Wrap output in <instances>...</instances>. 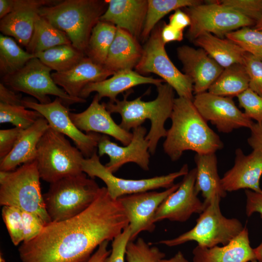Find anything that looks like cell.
<instances>
[{
  "label": "cell",
  "mask_w": 262,
  "mask_h": 262,
  "mask_svg": "<svg viewBox=\"0 0 262 262\" xmlns=\"http://www.w3.org/2000/svg\"><path fill=\"white\" fill-rule=\"evenodd\" d=\"M129 225L118 200L101 187L93 203L70 218L46 224L34 239L22 242V262H87L95 249L110 241Z\"/></svg>",
  "instance_id": "cell-1"
},
{
  "label": "cell",
  "mask_w": 262,
  "mask_h": 262,
  "mask_svg": "<svg viewBox=\"0 0 262 262\" xmlns=\"http://www.w3.org/2000/svg\"><path fill=\"white\" fill-rule=\"evenodd\" d=\"M170 118L172 125L167 131L163 148L172 161L179 160L185 151L203 154L215 153L223 147L220 137L208 126L193 100L175 98Z\"/></svg>",
  "instance_id": "cell-2"
},
{
  "label": "cell",
  "mask_w": 262,
  "mask_h": 262,
  "mask_svg": "<svg viewBox=\"0 0 262 262\" xmlns=\"http://www.w3.org/2000/svg\"><path fill=\"white\" fill-rule=\"evenodd\" d=\"M156 87L157 96L151 101L142 100V96L128 100V95L126 94L122 100L104 102L111 114L118 113L120 115L121 121L119 126L128 131L141 126L146 120H149L151 127L146 139L148 144L149 152L152 155L154 154L160 139L166 135L164 124L171 117L175 98L174 89L168 84L162 83Z\"/></svg>",
  "instance_id": "cell-3"
},
{
  "label": "cell",
  "mask_w": 262,
  "mask_h": 262,
  "mask_svg": "<svg viewBox=\"0 0 262 262\" xmlns=\"http://www.w3.org/2000/svg\"><path fill=\"white\" fill-rule=\"evenodd\" d=\"M108 7L106 0H64L41 8L39 15L64 32L84 53L92 31Z\"/></svg>",
  "instance_id": "cell-4"
},
{
  "label": "cell",
  "mask_w": 262,
  "mask_h": 262,
  "mask_svg": "<svg viewBox=\"0 0 262 262\" xmlns=\"http://www.w3.org/2000/svg\"><path fill=\"white\" fill-rule=\"evenodd\" d=\"M35 161L12 171H0V204L33 213L47 224L51 222L42 194Z\"/></svg>",
  "instance_id": "cell-5"
},
{
  "label": "cell",
  "mask_w": 262,
  "mask_h": 262,
  "mask_svg": "<svg viewBox=\"0 0 262 262\" xmlns=\"http://www.w3.org/2000/svg\"><path fill=\"white\" fill-rule=\"evenodd\" d=\"M100 188L84 172L50 183L43 197L51 222L63 221L84 211L96 199Z\"/></svg>",
  "instance_id": "cell-6"
},
{
  "label": "cell",
  "mask_w": 262,
  "mask_h": 262,
  "mask_svg": "<svg viewBox=\"0 0 262 262\" xmlns=\"http://www.w3.org/2000/svg\"><path fill=\"white\" fill-rule=\"evenodd\" d=\"M82 152L50 127L39 141L35 161L40 179L50 184L83 172Z\"/></svg>",
  "instance_id": "cell-7"
},
{
  "label": "cell",
  "mask_w": 262,
  "mask_h": 262,
  "mask_svg": "<svg viewBox=\"0 0 262 262\" xmlns=\"http://www.w3.org/2000/svg\"><path fill=\"white\" fill-rule=\"evenodd\" d=\"M221 199L219 196H215L205 206L192 229L175 238L161 240L158 243L172 247L195 241L198 246L209 248L229 244L244 227L238 219L228 218L222 214Z\"/></svg>",
  "instance_id": "cell-8"
},
{
  "label": "cell",
  "mask_w": 262,
  "mask_h": 262,
  "mask_svg": "<svg viewBox=\"0 0 262 262\" xmlns=\"http://www.w3.org/2000/svg\"><path fill=\"white\" fill-rule=\"evenodd\" d=\"M51 70L39 59L34 57L16 72L2 77V83L14 91L33 97L42 104L51 102L49 95L59 98L67 107L86 102L84 98L72 97L60 88L52 78Z\"/></svg>",
  "instance_id": "cell-9"
},
{
  "label": "cell",
  "mask_w": 262,
  "mask_h": 262,
  "mask_svg": "<svg viewBox=\"0 0 262 262\" xmlns=\"http://www.w3.org/2000/svg\"><path fill=\"white\" fill-rule=\"evenodd\" d=\"M162 26L153 30L143 48L141 58L135 67L139 74L155 73L177 93L179 97L193 99L191 79L181 72L169 58L161 37Z\"/></svg>",
  "instance_id": "cell-10"
},
{
  "label": "cell",
  "mask_w": 262,
  "mask_h": 262,
  "mask_svg": "<svg viewBox=\"0 0 262 262\" xmlns=\"http://www.w3.org/2000/svg\"><path fill=\"white\" fill-rule=\"evenodd\" d=\"M208 1L186 8L191 20L187 37L191 41L207 33L223 38L229 33L255 25L253 20L217 0Z\"/></svg>",
  "instance_id": "cell-11"
},
{
  "label": "cell",
  "mask_w": 262,
  "mask_h": 262,
  "mask_svg": "<svg viewBox=\"0 0 262 262\" xmlns=\"http://www.w3.org/2000/svg\"><path fill=\"white\" fill-rule=\"evenodd\" d=\"M82 170L91 178L97 177L106 184L110 196L115 200L126 195L149 191L159 188L168 189L172 186L179 177L189 172L187 164L178 171L167 175L139 180L125 179L116 177L100 162L97 151L90 158L82 162Z\"/></svg>",
  "instance_id": "cell-12"
},
{
  "label": "cell",
  "mask_w": 262,
  "mask_h": 262,
  "mask_svg": "<svg viewBox=\"0 0 262 262\" xmlns=\"http://www.w3.org/2000/svg\"><path fill=\"white\" fill-rule=\"evenodd\" d=\"M23 105L26 108L38 112L51 129L70 138L85 158L91 157L97 151L101 135L96 132L84 134L80 130L70 118L69 110L59 98L45 104L24 98Z\"/></svg>",
  "instance_id": "cell-13"
},
{
  "label": "cell",
  "mask_w": 262,
  "mask_h": 262,
  "mask_svg": "<svg viewBox=\"0 0 262 262\" xmlns=\"http://www.w3.org/2000/svg\"><path fill=\"white\" fill-rule=\"evenodd\" d=\"M180 182L162 192L147 191L126 195L117 200L129 221L130 241H135L143 231L152 232L155 229L154 216L164 200L179 187Z\"/></svg>",
  "instance_id": "cell-14"
},
{
  "label": "cell",
  "mask_w": 262,
  "mask_h": 262,
  "mask_svg": "<svg viewBox=\"0 0 262 262\" xmlns=\"http://www.w3.org/2000/svg\"><path fill=\"white\" fill-rule=\"evenodd\" d=\"M193 102L203 118L210 121L219 132L229 133L241 128L250 129L254 123L236 106L231 98L207 91L195 95Z\"/></svg>",
  "instance_id": "cell-15"
},
{
  "label": "cell",
  "mask_w": 262,
  "mask_h": 262,
  "mask_svg": "<svg viewBox=\"0 0 262 262\" xmlns=\"http://www.w3.org/2000/svg\"><path fill=\"white\" fill-rule=\"evenodd\" d=\"M132 138L126 146H120L111 141L106 135H101L98 148L99 156L107 155L110 159L105 166L114 173L128 163L137 164L143 170H149L150 153L146 139L147 129L140 126L132 129Z\"/></svg>",
  "instance_id": "cell-16"
},
{
  "label": "cell",
  "mask_w": 262,
  "mask_h": 262,
  "mask_svg": "<svg viewBox=\"0 0 262 262\" xmlns=\"http://www.w3.org/2000/svg\"><path fill=\"white\" fill-rule=\"evenodd\" d=\"M196 170L194 168L183 176L178 188L169 195L158 208L155 216L156 223L164 219L183 222L193 213L200 214L205 205L195 190Z\"/></svg>",
  "instance_id": "cell-17"
},
{
  "label": "cell",
  "mask_w": 262,
  "mask_h": 262,
  "mask_svg": "<svg viewBox=\"0 0 262 262\" xmlns=\"http://www.w3.org/2000/svg\"><path fill=\"white\" fill-rule=\"evenodd\" d=\"M59 0H15L13 11L0 19L1 33L14 37L26 47L32 38L41 8L54 4Z\"/></svg>",
  "instance_id": "cell-18"
},
{
  "label": "cell",
  "mask_w": 262,
  "mask_h": 262,
  "mask_svg": "<svg viewBox=\"0 0 262 262\" xmlns=\"http://www.w3.org/2000/svg\"><path fill=\"white\" fill-rule=\"evenodd\" d=\"M177 56L184 74L193 82L195 95L207 92L224 69L201 48L184 45L177 49Z\"/></svg>",
  "instance_id": "cell-19"
},
{
  "label": "cell",
  "mask_w": 262,
  "mask_h": 262,
  "mask_svg": "<svg viewBox=\"0 0 262 262\" xmlns=\"http://www.w3.org/2000/svg\"><path fill=\"white\" fill-rule=\"evenodd\" d=\"M97 94L91 104L84 111L79 113L70 112L69 115L75 126L81 131L101 133L112 136L124 146L129 144L132 133L122 128L112 118L104 102L100 103Z\"/></svg>",
  "instance_id": "cell-20"
},
{
  "label": "cell",
  "mask_w": 262,
  "mask_h": 262,
  "mask_svg": "<svg viewBox=\"0 0 262 262\" xmlns=\"http://www.w3.org/2000/svg\"><path fill=\"white\" fill-rule=\"evenodd\" d=\"M233 166L224 173L221 183L226 192L241 189L262 193L260 180L262 175V153L253 150L245 155L242 150H235Z\"/></svg>",
  "instance_id": "cell-21"
},
{
  "label": "cell",
  "mask_w": 262,
  "mask_h": 262,
  "mask_svg": "<svg viewBox=\"0 0 262 262\" xmlns=\"http://www.w3.org/2000/svg\"><path fill=\"white\" fill-rule=\"evenodd\" d=\"M115 73L104 65L98 64L85 56L70 69L53 72L51 77L55 83L62 87L69 96L80 98V93L86 85L106 80Z\"/></svg>",
  "instance_id": "cell-22"
},
{
  "label": "cell",
  "mask_w": 262,
  "mask_h": 262,
  "mask_svg": "<svg viewBox=\"0 0 262 262\" xmlns=\"http://www.w3.org/2000/svg\"><path fill=\"white\" fill-rule=\"evenodd\" d=\"M108 7L99 20L125 30L136 39L141 38L147 9V0H106Z\"/></svg>",
  "instance_id": "cell-23"
},
{
  "label": "cell",
  "mask_w": 262,
  "mask_h": 262,
  "mask_svg": "<svg viewBox=\"0 0 262 262\" xmlns=\"http://www.w3.org/2000/svg\"><path fill=\"white\" fill-rule=\"evenodd\" d=\"M192 253L193 262H248L256 260L246 227L226 245L210 248L197 245Z\"/></svg>",
  "instance_id": "cell-24"
},
{
  "label": "cell",
  "mask_w": 262,
  "mask_h": 262,
  "mask_svg": "<svg viewBox=\"0 0 262 262\" xmlns=\"http://www.w3.org/2000/svg\"><path fill=\"white\" fill-rule=\"evenodd\" d=\"M164 82L162 79L142 75L132 69H124L115 72L111 78L92 82L86 85L81 91L80 97L84 98L93 92H96L99 99L107 97L110 102H115L117 96L137 85L152 84L156 86Z\"/></svg>",
  "instance_id": "cell-25"
},
{
  "label": "cell",
  "mask_w": 262,
  "mask_h": 262,
  "mask_svg": "<svg viewBox=\"0 0 262 262\" xmlns=\"http://www.w3.org/2000/svg\"><path fill=\"white\" fill-rule=\"evenodd\" d=\"M49 128L48 121L42 117L24 130L10 152L0 160V171H12L21 164L35 161L38 143Z\"/></svg>",
  "instance_id": "cell-26"
},
{
  "label": "cell",
  "mask_w": 262,
  "mask_h": 262,
  "mask_svg": "<svg viewBox=\"0 0 262 262\" xmlns=\"http://www.w3.org/2000/svg\"><path fill=\"white\" fill-rule=\"evenodd\" d=\"M142 51L137 39L125 30L117 27L104 66L114 72L132 69L140 61Z\"/></svg>",
  "instance_id": "cell-27"
},
{
  "label": "cell",
  "mask_w": 262,
  "mask_h": 262,
  "mask_svg": "<svg viewBox=\"0 0 262 262\" xmlns=\"http://www.w3.org/2000/svg\"><path fill=\"white\" fill-rule=\"evenodd\" d=\"M194 161L196 170L195 190L197 194L201 193L205 205L215 196L225 197L227 192L222 187L221 178L218 173L215 153L196 154Z\"/></svg>",
  "instance_id": "cell-28"
},
{
  "label": "cell",
  "mask_w": 262,
  "mask_h": 262,
  "mask_svg": "<svg viewBox=\"0 0 262 262\" xmlns=\"http://www.w3.org/2000/svg\"><path fill=\"white\" fill-rule=\"evenodd\" d=\"M193 42L223 68L244 63L246 52L227 38L207 33L199 35Z\"/></svg>",
  "instance_id": "cell-29"
},
{
  "label": "cell",
  "mask_w": 262,
  "mask_h": 262,
  "mask_svg": "<svg viewBox=\"0 0 262 262\" xmlns=\"http://www.w3.org/2000/svg\"><path fill=\"white\" fill-rule=\"evenodd\" d=\"M249 78L244 65L235 64L224 68L208 92L222 97H237L249 88Z\"/></svg>",
  "instance_id": "cell-30"
},
{
  "label": "cell",
  "mask_w": 262,
  "mask_h": 262,
  "mask_svg": "<svg viewBox=\"0 0 262 262\" xmlns=\"http://www.w3.org/2000/svg\"><path fill=\"white\" fill-rule=\"evenodd\" d=\"M64 44H71L67 35L39 16L35 22L32 38L25 48L27 52L34 55Z\"/></svg>",
  "instance_id": "cell-31"
},
{
  "label": "cell",
  "mask_w": 262,
  "mask_h": 262,
  "mask_svg": "<svg viewBox=\"0 0 262 262\" xmlns=\"http://www.w3.org/2000/svg\"><path fill=\"white\" fill-rule=\"evenodd\" d=\"M85 56L72 44L55 46L34 55L45 65L57 72L70 69Z\"/></svg>",
  "instance_id": "cell-32"
},
{
  "label": "cell",
  "mask_w": 262,
  "mask_h": 262,
  "mask_svg": "<svg viewBox=\"0 0 262 262\" xmlns=\"http://www.w3.org/2000/svg\"><path fill=\"white\" fill-rule=\"evenodd\" d=\"M116 31L117 27L114 24L99 20L92 31L85 52L86 56L104 65Z\"/></svg>",
  "instance_id": "cell-33"
},
{
  "label": "cell",
  "mask_w": 262,
  "mask_h": 262,
  "mask_svg": "<svg viewBox=\"0 0 262 262\" xmlns=\"http://www.w3.org/2000/svg\"><path fill=\"white\" fill-rule=\"evenodd\" d=\"M34 55L24 50L12 37L0 35V73L2 77L21 69Z\"/></svg>",
  "instance_id": "cell-34"
},
{
  "label": "cell",
  "mask_w": 262,
  "mask_h": 262,
  "mask_svg": "<svg viewBox=\"0 0 262 262\" xmlns=\"http://www.w3.org/2000/svg\"><path fill=\"white\" fill-rule=\"evenodd\" d=\"M147 9L141 39L147 41L158 22L172 11L202 3L199 0H147Z\"/></svg>",
  "instance_id": "cell-35"
},
{
  "label": "cell",
  "mask_w": 262,
  "mask_h": 262,
  "mask_svg": "<svg viewBox=\"0 0 262 262\" xmlns=\"http://www.w3.org/2000/svg\"><path fill=\"white\" fill-rule=\"evenodd\" d=\"M43 117L38 112L29 110L22 105L0 102V123H10L15 127L25 130Z\"/></svg>",
  "instance_id": "cell-36"
},
{
  "label": "cell",
  "mask_w": 262,
  "mask_h": 262,
  "mask_svg": "<svg viewBox=\"0 0 262 262\" xmlns=\"http://www.w3.org/2000/svg\"><path fill=\"white\" fill-rule=\"evenodd\" d=\"M225 36L246 52L262 60V31L246 27L229 33Z\"/></svg>",
  "instance_id": "cell-37"
},
{
  "label": "cell",
  "mask_w": 262,
  "mask_h": 262,
  "mask_svg": "<svg viewBox=\"0 0 262 262\" xmlns=\"http://www.w3.org/2000/svg\"><path fill=\"white\" fill-rule=\"evenodd\" d=\"M165 256L158 247L150 246L139 237L128 243L125 257L127 262H159Z\"/></svg>",
  "instance_id": "cell-38"
},
{
  "label": "cell",
  "mask_w": 262,
  "mask_h": 262,
  "mask_svg": "<svg viewBox=\"0 0 262 262\" xmlns=\"http://www.w3.org/2000/svg\"><path fill=\"white\" fill-rule=\"evenodd\" d=\"M1 215L13 244L18 245L24 241L22 211L18 208L3 206Z\"/></svg>",
  "instance_id": "cell-39"
},
{
  "label": "cell",
  "mask_w": 262,
  "mask_h": 262,
  "mask_svg": "<svg viewBox=\"0 0 262 262\" xmlns=\"http://www.w3.org/2000/svg\"><path fill=\"white\" fill-rule=\"evenodd\" d=\"M237 97L245 114L257 123H262V97L248 88Z\"/></svg>",
  "instance_id": "cell-40"
},
{
  "label": "cell",
  "mask_w": 262,
  "mask_h": 262,
  "mask_svg": "<svg viewBox=\"0 0 262 262\" xmlns=\"http://www.w3.org/2000/svg\"><path fill=\"white\" fill-rule=\"evenodd\" d=\"M220 4L229 7L253 20L262 18V0H221Z\"/></svg>",
  "instance_id": "cell-41"
},
{
  "label": "cell",
  "mask_w": 262,
  "mask_h": 262,
  "mask_svg": "<svg viewBox=\"0 0 262 262\" xmlns=\"http://www.w3.org/2000/svg\"><path fill=\"white\" fill-rule=\"evenodd\" d=\"M243 65L249 78V88L262 97V60L246 52Z\"/></svg>",
  "instance_id": "cell-42"
},
{
  "label": "cell",
  "mask_w": 262,
  "mask_h": 262,
  "mask_svg": "<svg viewBox=\"0 0 262 262\" xmlns=\"http://www.w3.org/2000/svg\"><path fill=\"white\" fill-rule=\"evenodd\" d=\"M130 237L131 230L128 225L112 241L110 254L104 262H125L126 247Z\"/></svg>",
  "instance_id": "cell-43"
},
{
  "label": "cell",
  "mask_w": 262,
  "mask_h": 262,
  "mask_svg": "<svg viewBox=\"0 0 262 262\" xmlns=\"http://www.w3.org/2000/svg\"><path fill=\"white\" fill-rule=\"evenodd\" d=\"M22 215L24 234L23 242H27L35 238L46 224L39 216L33 213L22 211Z\"/></svg>",
  "instance_id": "cell-44"
},
{
  "label": "cell",
  "mask_w": 262,
  "mask_h": 262,
  "mask_svg": "<svg viewBox=\"0 0 262 262\" xmlns=\"http://www.w3.org/2000/svg\"><path fill=\"white\" fill-rule=\"evenodd\" d=\"M23 130L17 127L0 130V160L10 152Z\"/></svg>",
  "instance_id": "cell-45"
},
{
  "label": "cell",
  "mask_w": 262,
  "mask_h": 262,
  "mask_svg": "<svg viewBox=\"0 0 262 262\" xmlns=\"http://www.w3.org/2000/svg\"><path fill=\"white\" fill-rule=\"evenodd\" d=\"M246 214L251 216L254 213H259L262 217V193H258L246 189Z\"/></svg>",
  "instance_id": "cell-46"
},
{
  "label": "cell",
  "mask_w": 262,
  "mask_h": 262,
  "mask_svg": "<svg viewBox=\"0 0 262 262\" xmlns=\"http://www.w3.org/2000/svg\"><path fill=\"white\" fill-rule=\"evenodd\" d=\"M247 143L253 150L262 153V123H254L251 128Z\"/></svg>",
  "instance_id": "cell-47"
},
{
  "label": "cell",
  "mask_w": 262,
  "mask_h": 262,
  "mask_svg": "<svg viewBox=\"0 0 262 262\" xmlns=\"http://www.w3.org/2000/svg\"><path fill=\"white\" fill-rule=\"evenodd\" d=\"M20 95L6 87L3 83L0 84V102L13 105H23Z\"/></svg>",
  "instance_id": "cell-48"
},
{
  "label": "cell",
  "mask_w": 262,
  "mask_h": 262,
  "mask_svg": "<svg viewBox=\"0 0 262 262\" xmlns=\"http://www.w3.org/2000/svg\"><path fill=\"white\" fill-rule=\"evenodd\" d=\"M161 37L165 45L172 41H180L183 37V31L164 23L162 27Z\"/></svg>",
  "instance_id": "cell-49"
},
{
  "label": "cell",
  "mask_w": 262,
  "mask_h": 262,
  "mask_svg": "<svg viewBox=\"0 0 262 262\" xmlns=\"http://www.w3.org/2000/svg\"><path fill=\"white\" fill-rule=\"evenodd\" d=\"M169 24L174 28L183 31L184 29L191 24L189 16L180 9L175 10L169 18Z\"/></svg>",
  "instance_id": "cell-50"
},
{
  "label": "cell",
  "mask_w": 262,
  "mask_h": 262,
  "mask_svg": "<svg viewBox=\"0 0 262 262\" xmlns=\"http://www.w3.org/2000/svg\"><path fill=\"white\" fill-rule=\"evenodd\" d=\"M109 242L105 241L101 243L87 262H104L111 252V250L108 249Z\"/></svg>",
  "instance_id": "cell-51"
},
{
  "label": "cell",
  "mask_w": 262,
  "mask_h": 262,
  "mask_svg": "<svg viewBox=\"0 0 262 262\" xmlns=\"http://www.w3.org/2000/svg\"><path fill=\"white\" fill-rule=\"evenodd\" d=\"M15 0H0V19L10 14L13 10Z\"/></svg>",
  "instance_id": "cell-52"
},
{
  "label": "cell",
  "mask_w": 262,
  "mask_h": 262,
  "mask_svg": "<svg viewBox=\"0 0 262 262\" xmlns=\"http://www.w3.org/2000/svg\"><path fill=\"white\" fill-rule=\"evenodd\" d=\"M159 262H189V261L181 251H179L172 258L168 259H163Z\"/></svg>",
  "instance_id": "cell-53"
},
{
  "label": "cell",
  "mask_w": 262,
  "mask_h": 262,
  "mask_svg": "<svg viewBox=\"0 0 262 262\" xmlns=\"http://www.w3.org/2000/svg\"><path fill=\"white\" fill-rule=\"evenodd\" d=\"M256 260L258 262H262V243L257 247L254 248Z\"/></svg>",
  "instance_id": "cell-54"
},
{
  "label": "cell",
  "mask_w": 262,
  "mask_h": 262,
  "mask_svg": "<svg viewBox=\"0 0 262 262\" xmlns=\"http://www.w3.org/2000/svg\"><path fill=\"white\" fill-rule=\"evenodd\" d=\"M255 29L262 32V18L256 23Z\"/></svg>",
  "instance_id": "cell-55"
},
{
  "label": "cell",
  "mask_w": 262,
  "mask_h": 262,
  "mask_svg": "<svg viewBox=\"0 0 262 262\" xmlns=\"http://www.w3.org/2000/svg\"><path fill=\"white\" fill-rule=\"evenodd\" d=\"M251 262H258L256 260H254L252 261Z\"/></svg>",
  "instance_id": "cell-56"
}]
</instances>
